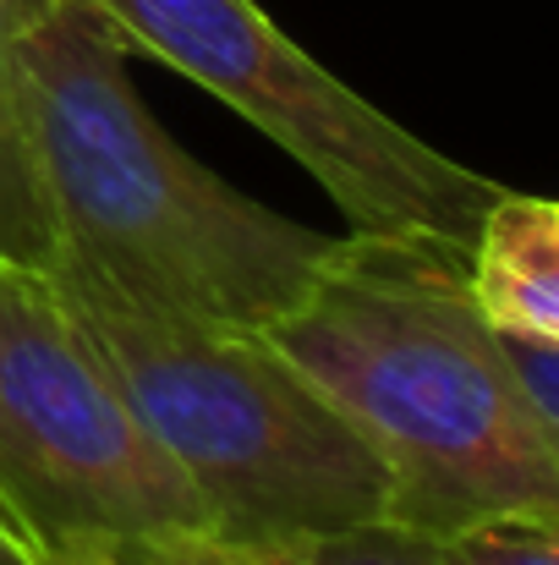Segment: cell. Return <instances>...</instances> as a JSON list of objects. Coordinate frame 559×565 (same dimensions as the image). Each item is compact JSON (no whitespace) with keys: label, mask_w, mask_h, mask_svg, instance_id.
<instances>
[{"label":"cell","mask_w":559,"mask_h":565,"mask_svg":"<svg viewBox=\"0 0 559 565\" xmlns=\"http://www.w3.org/2000/svg\"><path fill=\"white\" fill-rule=\"evenodd\" d=\"M472 297L499 335L559 347V220L555 198L499 192L466 258Z\"/></svg>","instance_id":"6"},{"label":"cell","mask_w":559,"mask_h":565,"mask_svg":"<svg viewBox=\"0 0 559 565\" xmlns=\"http://www.w3.org/2000/svg\"><path fill=\"white\" fill-rule=\"evenodd\" d=\"M275 565H450L444 561V539L395 522V516H368L352 527H330V533H308L291 539L280 550H269Z\"/></svg>","instance_id":"9"},{"label":"cell","mask_w":559,"mask_h":565,"mask_svg":"<svg viewBox=\"0 0 559 565\" xmlns=\"http://www.w3.org/2000/svg\"><path fill=\"white\" fill-rule=\"evenodd\" d=\"M17 72L61 253L192 319L264 330L341 236L219 182L149 116L94 0H17Z\"/></svg>","instance_id":"2"},{"label":"cell","mask_w":559,"mask_h":565,"mask_svg":"<svg viewBox=\"0 0 559 565\" xmlns=\"http://www.w3.org/2000/svg\"><path fill=\"white\" fill-rule=\"evenodd\" d=\"M466 258L428 236H341L258 335L373 445L389 511L433 539L559 522V423L483 319Z\"/></svg>","instance_id":"1"},{"label":"cell","mask_w":559,"mask_h":565,"mask_svg":"<svg viewBox=\"0 0 559 565\" xmlns=\"http://www.w3.org/2000/svg\"><path fill=\"white\" fill-rule=\"evenodd\" d=\"M0 565H44L39 561V550H33L6 516H0Z\"/></svg>","instance_id":"12"},{"label":"cell","mask_w":559,"mask_h":565,"mask_svg":"<svg viewBox=\"0 0 559 565\" xmlns=\"http://www.w3.org/2000/svg\"><path fill=\"white\" fill-rule=\"evenodd\" d=\"M127 50L165 61L275 138L363 236H428L472 253L499 182L411 138L252 0H94Z\"/></svg>","instance_id":"4"},{"label":"cell","mask_w":559,"mask_h":565,"mask_svg":"<svg viewBox=\"0 0 559 565\" xmlns=\"http://www.w3.org/2000/svg\"><path fill=\"white\" fill-rule=\"evenodd\" d=\"M505 352H510L516 374L527 379V390L538 395V406L559 423V347L527 341V335H505Z\"/></svg>","instance_id":"11"},{"label":"cell","mask_w":559,"mask_h":565,"mask_svg":"<svg viewBox=\"0 0 559 565\" xmlns=\"http://www.w3.org/2000/svg\"><path fill=\"white\" fill-rule=\"evenodd\" d=\"M555 533H559V522H555Z\"/></svg>","instance_id":"14"},{"label":"cell","mask_w":559,"mask_h":565,"mask_svg":"<svg viewBox=\"0 0 559 565\" xmlns=\"http://www.w3.org/2000/svg\"><path fill=\"white\" fill-rule=\"evenodd\" d=\"M44 565H275L269 550L230 544L208 527H149V533H88L39 555Z\"/></svg>","instance_id":"8"},{"label":"cell","mask_w":559,"mask_h":565,"mask_svg":"<svg viewBox=\"0 0 559 565\" xmlns=\"http://www.w3.org/2000/svg\"><path fill=\"white\" fill-rule=\"evenodd\" d=\"M50 275L197 494L208 533L280 550L389 511L373 445L258 330L143 302L72 258H55Z\"/></svg>","instance_id":"3"},{"label":"cell","mask_w":559,"mask_h":565,"mask_svg":"<svg viewBox=\"0 0 559 565\" xmlns=\"http://www.w3.org/2000/svg\"><path fill=\"white\" fill-rule=\"evenodd\" d=\"M555 220H559V203H555Z\"/></svg>","instance_id":"13"},{"label":"cell","mask_w":559,"mask_h":565,"mask_svg":"<svg viewBox=\"0 0 559 565\" xmlns=\"http://www.w3.org/2000/svg\"><path fill=\"white\" fill-rule=\"evenodd\" d=\"M0 516L44 555L88 533L208 527L50 269L0 258Z\"/></svg>","instance_id":"5"},{"label":"cell","mask_w":559,"mask_h":565,"mask_svg":"<svg viewBox=\"0 0 559 565\" xmlns=\"http://www.w3.org/2000/svg\"><path fill=\"white\" fill-rule=\"evenodd\" d=\"M444 561L450 565H559V533L555 522H483L466 527L455 539H444Z\"/></svg>","instance_id":"10"},{"label":"cell","mask_w":559,"mask_h":565,"mask_svg":"<svg viewBox=\"0 0 559 565\" xmlns=\"http://www.w3.org/2000/svg\"><path fill=\"white\" fill-rule=\"evenodd\" d=\"M61 253L55 209L39 171L33 116L17 72V0H0V258L50 269Z\"/></svg>","instance_id":"7"}]
</instances>
